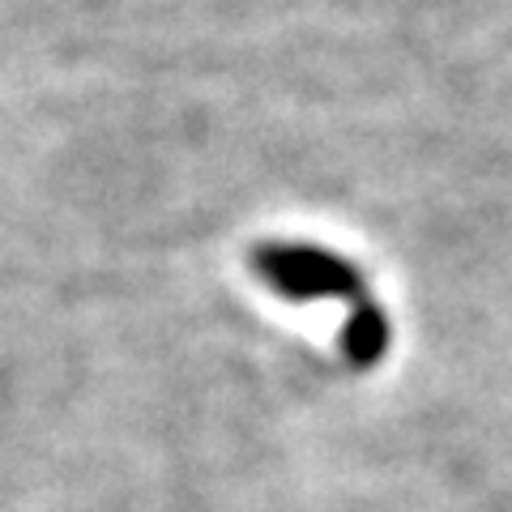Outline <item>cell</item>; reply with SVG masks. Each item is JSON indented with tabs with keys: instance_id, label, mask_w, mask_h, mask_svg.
<instances>
[{
	"instance_id": "obj_1",
	"label": "cell",
	"mask_w": 512,
	"mask_h": 512,
	"mask_svg": "<svg viewBox=\"0 0 512 512\" xmlns=\"http://www.w3.org/2000/svg\"><path fill=\"white\" fill-rule=\"evenodd\" d=\"M252 269L265 286H274L286 299H320V295H355L359 299V291H363L355 265H346L320 248L265 244L252 252Z\"/></svg>"
}]
</instances>
